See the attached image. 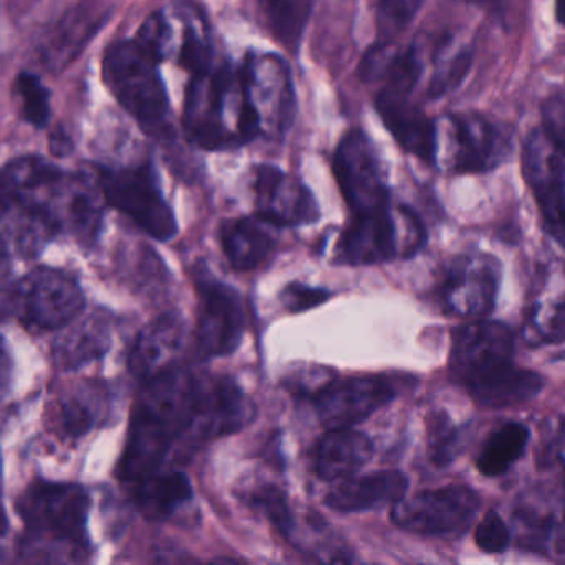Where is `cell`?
<instances>
[{
    "label": "cell",
    "instance_id": "10",
    "mask_svg": "<svg viewBox=\"0 0 565 565\" xmlns=\"http://www.w3.org/2000/svg\"><path fill=\"white\" fill-rule=\"evenodd\" d=\"M333 174L353 216L392 210V191L379 151L365 131L353 128L340 140Z\"/></svg>",
    "mask_w": 565,
    "mask_h": 565
},
{
    "label": "cell",
    "instance_id": "5",
    "mask_svg": "<svg viewBox=\"0 0 565 565\" xmlns=\"http://www.w3.org/2000/svg\"><path fill=\"white\" fill-rule=\"evenodd\" d=\"M105 204L120 211L153 239H173L178 221L161 190L160 177L151 161L127 167L95 168Z\"/></svg>",
    "mask_w": 565,
    "mask_h": 565
},
{
    "label": "cell",
    "instance_id": "2",
    "mask_svg": "<svg viewBox=\"0 0 565 565\" xmlns=\"http://www.w3.org/2000/svg\"><path fill=\"white\" fill-rule=\"evenodd\" d=\"M25 525L24 554L38 561H84L90 554L87 489L72 482L39 479L28 486L18 505Z\"/></svg>",
    "mask_w": 565,
    "mask_h": 565
},
{
    "label": "cell",
    "instance_id": "20",
    "mask_svg": "<svg viewBox=\"0 0 565 565\" xmlns=\"http://www.w3.org/2000/svg\"><path fill=\"white\" fill-rule=\"evenodd\" d=\"M402 249L393 210L353 216L337 247V260L347 266L388 263Z\"/></svg>",
    "mask_w": 565,
    "mask_h": 565
},
{
    "label": "cell",
    "instance_id": "14",
    "mask_svg": "<svg viewBox=\"0 0 565 565\" xmlns=\"http://www.w3.org/2000/svg\"><path fill=\"white\" fill-rule=\"evenodd\" d=\"M514 363V335L504 323L478 320L452 333L449 370L462 386Z\"/></svg>",
    "mask_w": 565,
    "mask_h": 565
},
{
    "label": "cell",
    "instance_id": "26",
    "mask_svg": "<svg viewBox=\"0 0 565 565\" xmlns=\"http://www.w3.org/2000/svg\"><path fill=\"white\" fill-rule=\"evenodd\" d=\"M130 484L135 505L148 521H164L193 499V488L183 472L160 468Z\"/></svg>",
    "mask_w": 565,
    "mask_h": 565
},
{
    "label": "cell",
    "instance_id": "41",
    "mask_svg": "<svg viewBox=\"0 0 565 565\" xmlns=\"http://www.w3.org/2000/svg\"><path fill=\"white\" fill-rule=\"evenodd\" d=\"M12 376V360L4 337L0 335V392L8 388Z\"/></svg>",
    "mask_w": 565,
    "mask_h": 565
},
{
    "label": "cell",
    "instance_id": "24",
    "mask_svg": "<svg viewBox=\"0 0 565 565\" xmlns=\"http://www.w3.org/2000/svg\"><path fill=\"white\" fill-rule=\"evenodd\" d=\"M373 455L365 433L352 428L330 429L316 449V472L322 481L339 482L355 476Z\"/></svg>",
    "mask_w": 565,
    "mask_h": 565
},
{
    "label": "cell",
    "instance_id": "21",
    "mask_svg": "<svg viewBox=\"0 0 565 565\" xmlns=\"http://www.w3.org/2000/svg\"><path fill=\"white\" fill-rule=\"evenodd\" d=\"M183 339V322L177 313H164L151 320L135 340L128 356L130 372L145 382L173 369Z\"/></svg>",
    "mask_w": 565,
    "mask_h": 565
},
{
    "label": "cell",
    "instance_id": "17",
    "mask_svg": "<svg viewBox=\"0 0 565 565\" xmlns=\"http://www.w3.org/2000/svg\"><path fill=\"white\" fill-rule=\"evenodd\" d=\"M254 193L257 216L276 227L309 226L319 221V203L310 188L274 164L256 167Z\"/></svg>",
    "mask_w": 565,
    "mask_h": 565
},
{
    "label": "cell",
    "instance_id": "3",
    "mask_svg": "<svg viewBox=\"0 0 565 565\" xmlns=\"http://www.w3.org/2000/svg\"><path fill=\"white\" fill-rule=\"evenodd\" d=\"M161 62L137 39L117 41L105 51L102 74L115 100L158 143H173L177 130Z\"/></svg>",
    "mask_w": 565,
    "mask_h": 565
},
{
    "label": "cell",
    "instance_id": "44",
    "mask_svg": "<svg viewBox=\"0 0 565 565\" xmlns=\"http://www.w3.org/2000/svg\"><path fill=\"white\" fill-rule=\"evenodd\" d=\"M468 4L476 6V8L484 9V11H498L502 0H466Z\"/></svg>",
    "mask_w": 565,
    "mask_h": 565
},
{
    "label": "cell",
    "instance_id": "23",
    "mask_svg": "<svg viewBox=\"0 0 565 565\" xmlns=\"http://www.w3.org/2000/svg\"><path fill=\"white\" fill-rule=\"evenodd\" d=\"M54 345V359L61 369L77 370L102 359L111 347L110 313L104 310L72 320Z\"/></svg>",
    "mask_w": 565,
    "mask_h": 565
},
{
    "label": "cell",
    "instance_id": "43",
    "mask_svg": "<svg viewBox=\"0 0 565 565\" xmlns=\"http://www.w3.org/2000/svg\"><path fill=\"white\" fill-rule=\"evenodd\" d=\"M8 529L9 519L4 508V491H2V458H0V539L4 537Z\"/></svg>",
    "mask_w": 565,
    "mask_h": 565
},
{
    "label": "cell",
    "instance_id": "16",
    "mask_svg": "<svg viewBox=\"0 0 565 565\" xmlns=\"http://www.w3.org/2000/svg\"><path fill=\"white\" fill-rule=\"evenodd\" d=\"M396 388L383 376L330 380L312 396L317 418L326 428H352L395 399Z\"/></svg>",
    "mask_w": 565,
    "mask_h": 565
},
{
    "label": "cell",
    "instance_id": "31",
    "mask_svg": "<svg viewBox=\"0 0 565 565\" xmlns=\"http://www.w3.org/2000/svg\"><path fill=\"white\" fill-rule=\"evenodd\" d=\"M472 58L475 55L471 49L461 47L455 54H449V39L439 42L435 54V74L431 75L426 92L429 100H441L458 90L471 72Z\"/></svg>",
    "mask_w": 565,
    "mask_h": 565
},
{
    "label": "cell",
    "instance_id": "7",
    "mask_svg": "<svg viewBox=\"0 0 565 565\" xmlns=\"http://www.w3.org/2000/svg\"><path fill=\"white\" fill-rule=\"evenodd\" d=\"M241 105L256 115L260 137L280 138L297 115L296 88L289 64L279 55L249 52L237 67Z\"/></svg>",
    "mask_w": 565,
    "mask_h": 565
},
{
    "label": "cell",
    "instance_id": "15",
    "mask_svg": "<svg viewBox=\"0 0 565 565\" xmlns=\"http://www.w3.org/2000/svg\"><path fill=\"white\" fill-rule=\"evenodd\" d=\"M501 282V264L486 254H468L449 263L439 282L443 309L459 317L492 312Z\"/></svg>",
    "mask_w": 565,
    "mask_h": 565
},
{
    "label": "cell",
    "instance_id": "40",
    "mask_svg": "<svg viewBox=\"0 0 565 565\" xmlns=\"http://www.w3.org/2000/svg\"><path fill=\"white\" fill-rule=\"evenodd\" d=\"M330 372L326 369H313L310 372H299L289 379L287 385L292 388L294 395L312 398L320 388L330 382Z\"/></svg>",
    "mask_w": 565,
    "mask_h": 565
},
{
    "label": "cell",
    "instance_id": "12",
    "mask_svg": "<svg viewBox=\"0 0 565 565\" xmlns=\"http://www.w3.org/2000/svg\"><path fill=\"white\" fill-rule=\"evenodd\" d=\"M196 352L203 360L236 352L243 342L246 317L236 289L214 279L210 273L196 274Z\"/></svg>",
    "mask_w": 565,
    "mask_h": 565
},
{
    "label": "cell",
    "instance_id": "42",
    "mask_svg": "<svg viewBox=\"0 0 565 565\" xmlns=\"http://www.w3.org/2000/svg\"><path fill=\"white\" fill-rule=\"evenodd\" d=\"M74 150L71 137L65 131L57 130L51 137V151L55 157H67Z\"/></svg>",
    "mask_w": 565,
    "mask_h": 565
},
{
    "label": "cell",
    "instance_id": "13",
    "mask_svg": "<svg viewBox=\"0 0 565 565\" xmlns=\"http://www.w3.org/2000/svg\"><path fill=\"white\" fill-rule=\"evenodd\" d=\"M256 416V405L227 376L196 375L194 423L190 446L234 435Z\"/></svg>",
    "mask_w": 565,
    "mask_h": 565
},
{
    "label": "cell",
    "instance_id": "35",
    "mask_svg": "<svg viewBox=\"0 0 565 565\" xmlns=\"http://www.w3.org/2000/svg\"><path fill=\"white\" fill-rule=\"evenodd\" d=\"M521 518V544L537 554L554 551V542L562 548L561 524H555L554 518L531 514V511L519 512Z\"/></svg>",
    "mask_w": 565,
    "mask_h": 565
},
{
    "label": "cell",
    "instance_id": "32",
    "mask_svg": "<svg viewBox=\"0 0 565 565\" xmlns=\"http://www.w3.org/2000/svg\"><path fill=\"white\" fill-rule=\"evenodd\" d=\"M14 88L21 100L24 120L38 130L47 128L52 118V97L41 78L32 72H22L15 78Z\"/></svg>",
    "mask_w": 565,
    "mask_h": 565
},
{
    "label": "cell",
    "instance_id": "27",
    "mask_svg": "<svg viewBox=\"0 0 565 565\" xmlns=\"http://www.w3.org/2000/svg\"><path fill=\"white\" fill-rule=\"evenodd\" d=\"M544 385L545 380L539 373L518 369L512 363L466 390L482 408H514L532 402Z\"/></svg>",
    "mask_w": 565,
    "mask_h": 565
},
{
    "label": "cell",
    "instance_id": "45",
    "mask_svg": "<svg viewBox=\"0 0 565 565\" xmlns=\"http://www.w3.org/2000/svg\"><path fill=\"white\" fill-rule=\"evenodd\" d=\"M564 0H555V21H557L558 25H564Z\"/></svg>",
    "mask_w": 565,
    "mask_h": 565
},
{
    "label": "cell",
    "instance_id": "34",
    "mask_svg": "<svg viewBox=\"0 0 565 565\" xmlns=\"http://www.w3.org/2000/svg\"><path fill=\"white\" fill-rule=\"evenodd\" d=\"M249 504L264 512L280 534L292 537L294 531H296V521H294L287 494L282 489L274 484L260 486L256 491L250 492Z\"/></svg>",
    "mask_w": 565,
    "mask_h": 565
},
{
    "label": "cell",
    "instance_id": "4",
    "mask_svg": "<svg viewBox=\"0 0 565 565\" xmlns=\"http://www.w3.org/2000/svg\"><path fill=\"white\" fill-rule=\"evenodd\" d=\"M2 316L12 317L29 330H62L82 316L85 296L71 274L38 267L21 277L0 300Z\"/></svg>",
    "mask_w": 565,
    "mask_h": 565
},
{
    "label": "cell",
    "instance_id": "11",
    "mask_svg": "<svg viewBox=\"0 0 565 565\" xmlns=\"http://www.w3.org/2000/svg\"><path fill=\"white\" fill-rule=\"evenodd\" d=\"M481 501L466 486L422 491L393 504L392 521L403 531L419 535H455L465 532Z\"/></svg>",
    "mask_w": 565,
    "mask_h": 565
},
{
    "label": "cell",
    "instance_id": "33",
    "mask_svg": "<svg viewBox=\"0 0 565 565\" xmlns=\"http://www.w3.org/2000/svg\"><path fill=\"white\" fill-rule=\"evenodd\" d=\"M462 448V433L448 413L436 412L428 418V458L433 465H451Z\"/></svg>",
    "mask_w": 565,
    "mask_h": 565
},
{
    "label": "cell",
    "instance_id": "19",
    "mask_svg": "<svg viewBox=\"0 0 565 565\" xmlns=\"http://www.w3.org/2000/svg\"><path fill=\"white\" fill-rule=\"evenodd\" d=\"M108 18V12L94 0L72 8L39 42L38 58L41 65L55 74L74 64Z\"/></svg>",
    "mask_w": 565,
    "mask_h": 565
},
{
    "label": "cell",
    "instance_id": "8",
    "mask_svg": "<svg viewBox=\"0 0 565 565\" xmlns=\"http://www.w3.org/2000/svg\"><path fill=\"white\" fill-rule=\"evenodd\" d=\"M565 128L541 124L522 148L524 178L534 193L547 233L564 241Z\"/></svg>",
    "mask_w": 565,
    "mask_h": 565
},
{
    "label": "cell",
    "instance_id": "28",
    "mask_svg": "<svg viewBox=\"0 0 565 565\" xmlns=\"http://www.w3.org/2000/svg\"><path fill=\"white\" fill-rule=\"evenodd\" d=\"M313 8L316 0H259L267 31L290 54H297L302 47Z\"/></svg>",
    "mask_w": 565,
    "mask_h": 565
},
{
    "label": "cell",
    "instance_id": "38",
    "mask_svg": "<svg viewBox=\"0 0 565 565\" xmlns=\"http://www.w3.org/2000/svg\"><path fill=\"white\" fill-rule=\"evenodd\" d=\"M476 545L486 554H501L511 544V532L495 511H489L475 532Z\"/></svg>",
    "mask_w": 565,
    "mask_h": 565
},
{
    "label": "cell",
    "instance_id": "9",
    "mask_svg": "<svg viewBox=\"0 0 565 565\" xmlns=\"http://www.w3.org/2000/svg\"><path fill=\"white\" fill-rule=\"evenodd\" d=\"M445 131L449 170L459 174H484L508 163L514 154V128L478 114H455L436 124Z\"/></svg>",
    "mask_w": 565,
    "mask_h": 565
},
{
    "label": "cell",
    "instance_id": "1",
    "mask_svg": "<svg viewBox=\"0 0 565 565\" xmlns=\"http://www.w3.org/2000/svg\"><path fill=\"white\" fill-rule=\"evenodd\" d=\"M194 398L196 375L181 366L145 380L118 465L121 481L134 482L158 471L174 445H190Z\"/></svg>",
    "mask_w": 565,
    "mask_h": 565
},
{
    "label": "cell",
    "instance_id": "6",
    "mask_svg": "<svg viewBox=\"0 0 565 565\" xmlns=\"http://www.w3.org/2000/svg\"><path fill=\"white\" fill-rule=\"evenodd\" d=\"M239 92L237 68L227 62L191 75L184 100L183 127L188 140L201 150L226 151L243 147L227 124V108Z\"/></svg>",
    "mask_w": 565,
    "mask_h": 565
},
{
    "label": "cell",
    "instance_id": "18",
    "mask_svg": "<svg viewBox=\"0 0 565 565\" xmlns=\"http://www.w3.org/2000/svg\"><path fill=\"white\" fill-rule=\"evenodd\" d=\"M413 92L383 85L375 97V110L403 151L423 163L436 164V121L413 104Z\"/></svg>",
    "mask_w": 565,
    "mask_h": 565
},
{
    "label": "cell",
    "instance_id": "29",
    "mask_svg": "<svg viewBox=\"0 0 565 565\" xmlns=\"http://www.w3.org/2000/svg\"><path fill=\"white\" fill-rule=\"evenodd\" d=\"M107 388L100 383H85L65 396L58 406V425L68 438L87 435L104 418Z\"/></svg>",
    "mask_w": 565,
    "mask_h": 565
},
{
    "label": "cell",
    "instance_id": "22",
    "mask_svg": "<svg viewBox=\"0 0 565 565\" xmlns=\"http://www.w3.org/2000/svg\"><path fill=\"white\" fill-rule=\"evenodd\" d=\"M408 491V478L399 471H379L342 479L326 495L327 508L349 514L396 504Z\"/></svg>",
    "mask_w": 565,
    "mask_h": 565
},
{
    "label": "cell",
    "instance_id": "30",
    "mask_svg": "<svg viewBox=\"0 0 565 565\" xmlns=\"http://www.w3.org/2000/svg\"><path fill=\"white\" fill-rule=\"evenodd\" d=\"M529 439L531 433L527 426L515 422L504 423L482 446L476 458V468L488 478L504 475L524 455Z\"/></svg>",
    "mask_w": 565,
    "mask_h": 565
},
{
    "label": "cell",
    "instance_id": "25",
    "mask_svg": "<svg viewBox=\"0 0 565 565\" xmlns=\"http://www.w3.org/2000/svg\"><path fill=\"white\" fill-rule=\"evenodd\" d=\"M276 230L279 227L260 216L239 217L224 223L221 244L231 266L243 273L263 266L276 249Z\"/></svg>",
    "mask_w": 565,
    "mask_h": 565
},
{
    "label": "cell",
    "instance_id": "36",
    "mask_svg": "<svg viewBox=\"0 0 565 565\" xmlns=\"http://www.w3.org/2000/svg\"><path fill=\"white\" fill-rule=\"evenodd\" d=\"M423 0H379V42L388 44L418 14Z\"/></svg>",
    "mask_w": 565,
    "mask_h": 565
},
{
    "label": "cell",
    "instance_id": "39",
    "mask_svg": "<svg viewBox=\"0 0 565 565\" xmlns=\"http://www.w3.org/2000/svg\"><path fill=\"white\" fill-rule=\"evenodd\" d=\"M329 297L330 292L327 289L299 282L289 284L280 294L282 306L292 313L306 312L313 307H319L320 303L327 302Z\"/></svg>",
    "mask_w": 565,
    "mask_h": 565
},
{
    "label": "cell",
    "instance_id": "37",
    "mask_svg": "<svg viewBox=\"0 0 565 565\" xmlns=\"http://www.w3.org/2000/svg\"><path fill=\"white\" fill-rule=\"evenodd\" d=\"M562 337H564V307H562V302L547 310L542 309L541 306L535 307L527 322L529 342H561Z\"/></svg>",
    "mask_w": 565,
    "mask_h": 565
}]
</instances>
